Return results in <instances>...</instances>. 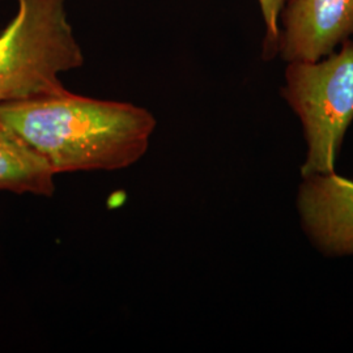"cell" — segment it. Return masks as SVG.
I'll list each match as a JSON object with an SVG mask.
<instances>
[{"mask_svg":"<svg viewBox=\"0 0 353 353\" xmlns=\"http://www.w3.org/2000/svg\"><path fill=\"white\" fill-rule=\"evenodd\" d=\"M0 121L55 174L122 170L138 163L156 130L153 114L128 102L62 92L0 105Z\"/></svg>","mask_w":353,"mask_h":353,"instance_id":"6da1fadb","label":"cell"},{"mask_svg":"<svg viewBox=\"0 0 353 353\" xmlns=\"http://www.w3.org/2000/svg\"><path fill=\"white\" fill-rule=\"evenodd\" d=\"M0 33V105L64 90L61 75L84 63L65 0H17Z\"/></svg>","mask_w":353,"mask_h":353,"instance_id":"7a4b0ae2","label":"cell"},{"mask_svg":"<svg viewBox=\"0 0 353 353\" xmlns=\"http://www.w3.org/2000/svg\"><path fill=\"white\" fill-rule=\"evenodd\" d=\"M296 198L303 233L325 256L353 255V181L326 174L301 176Z\"/></svg>","mask_w":353,"mask_h":353,"instance_id":"5b68a950","label":"cell"},{"mask_svg":"<svg viewBox=\"0 0 353 353\" xmlns=\"http://www.w3.org/2000/svg\"><path fill=\"white\" fill-rule=\"evenodd\" d=\"M55 176L50 165L0 121V191L51 196Z\"/></svg>","mask_w":353,"mask_h":353,"instance_id":"8992f818","label":"cell"},{"mask_svg":"<svg viewBox=\"0 0 353 353\" xmlns=\"http://www.w3.org/2000/svg\"><path fill=\"white\" fill-rule=\"evenodd\" d=\"M353 41V0H285L280 14L278 55L316 62Z\"/></svg>","mask_w":353,"mask_h":353,"instance_id":"277c9868","label":"cell"},{"mask_svg":"<svg viewBox=\"0 0 353 353\" xmlns=\"http://www.w3.org/2000/svg\"><path fill=\"white\" fill-rule=\"evenodd\" d=\"M258 3L261 7V12L263 16L265 26L262 55L265 61H271L278 55L280 14L283 11L285 0H258Z\"/></svg>","mask_w":353,"mask_h":353,"instance_id":"52a82bcc","label":"cell"},{"mask_svg":"<svg viewBox=\"0 0 353 353\" xmlns=\"http://www.w3.org/2000/svg\"><path fill=\"white\" fill-rule=\"evenodd\" d=\"M281 96L299 117L307 145L301 176L335 172L353 122V41L316 62H290Z\"/></svg>","mask_w":353,"mask_h":353,"instance_id":"3957f363","label":"cell"}]
</instances>
